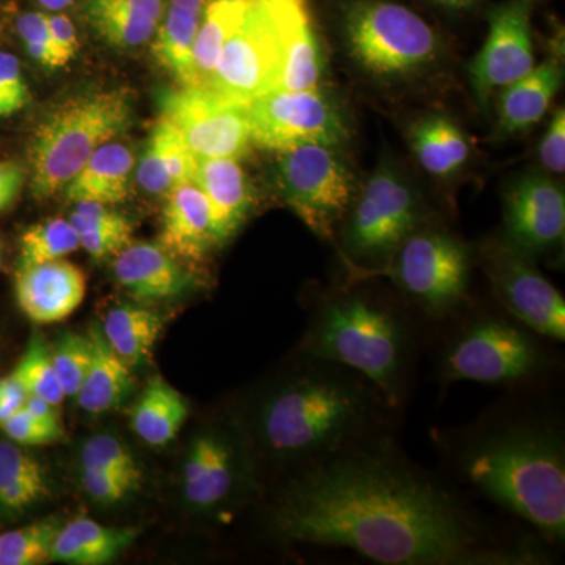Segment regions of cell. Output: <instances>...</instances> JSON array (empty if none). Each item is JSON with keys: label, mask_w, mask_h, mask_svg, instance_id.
Returning a JSON list of instances; mask_svg holds the SVG:
<instances>
[{"label": "cell", "mask_w": 565, "mask_h": 565, "mask_svg": "<svg viewBox=\"0 0 565 565\" xmlns=\"http://www.w3.org/2000/svg\"><path fill=\"white\" fill-rule=\"evenodd\" d=\"M88 337L93 344L92 363L76 399L88 414H106L128 399L136 382L131 366L111 351L98 326L92 327Z\"/></svg>", "instance_id": "26"}, {"label": "cell", "mask_w": 565, "mask_h": 565, "mask_svg": "<svg viewBox=\"0 0 565 565\" xmlns=\"http://www.w3.org/2000/svg\"><path fill=\"white\" fill-rule=\"evenodd\" d=\"M47 24H50L51 36L55 46L65 55L66 61H73L77 51H79V41H77L76 28H74L73 22L66 14L52 13L47 14Z\"/></svg>", "instance_id": "47"}, {"label": "cell", "mask_w": 565, "mask_h": 565, "mask_svg": "<svg viewBox=\"0 0 565 565\" xmlns=\"http://www.w3.org/2000/svg\"><path fill=\"white\" fill-rule=\"evenodd\" d=\"M418 345L407 311L373 294L343 289L319 300L300 353L356 371L397 411L411 396Z\"/></svg>", "instance_id": "4"}, {"label": "cell", "mask_w": 565, "mask_h": 565, "mask_svg": "<svg viewBox=\"0 0 565 565\" xmlns=\"http://www.w3.org/2000/svg\"><path fill=\"white\" fill-rule=\"evenodd\" d=\"M423 223L422 203L411 185L388 167H381L353 200L338 232L352 280H366L385 266Z\"/></svg>", "instance_id": "8"}, {"label": "cell", "mask_w": 565, "mask_h": 565, "mask_svg": "<svg viewBox=\"0 0 565 565\" xmlns=\"http://www.w3.org/2000/svg\"><path fill=\"white\" fill-rule=\"evenodd\" d=\"M438 3H444L446 7H455V9H463V7L473 6L479 0H437Z\"/></svg>", "instance_id": "53"}, {"label": "cell", "mask_w": 565, "mask_h": 565, "mask_svg": "<svg viewBox=\"0 0 565 565\" xmlns=\"http://www.w3.org/2000/svg\"><path fill=\"white\" fill-rule=\"evenodd\" d=\"M162 329L163 319L154 311L120 305L107 313L102 330L111 351L134 367L151 359Z\"/></svg>", "instance_id": "30"}, {"label": "cell", "mask_w": 565, "mask_h": 565, "mask_svg": "<svg viewBox=\"0 0 565 565\" xmlns=\"http://www.w3.org/2000/svg\"><path fill=\"white\" fill-rule=\"evenodd\" d=\"M411 145L423 169L435 177H449L470 158V143L462 129L438 115L412 126Z\"/></svg>", "instance_id": "31"}, {"label": "cell", "mask_w": 565, "mask_h": 565, "mask_svg": "<svg viewBox=\"0 0 565 565\" xmlns=\"http://www.w3.org/2000/svg\"><path fill=\"white\" fill-rule=\"evenodd\" d=\"M274 526L289 544L352 550L385 565L548 559L541 539L494 533L455 489L408 459L390 430L292 475L275 505Z\"/></svg>", "instance_id": "1"}, {"label": "cell", "mask_w": 565, "mask_h": 565, "mask_svg": "<svg viewBox=\"0 0 565 565\" xmlns=\"http://www.w3.org/2000/svg\"><path fill=\"white\" fill-rule=\"evenodd\" d=\"M132 103L128 92L73 96L40 121L31 143L32 192L50 199L66 188L102 145L128 131Z\"/></svg>", "instance_id": "6"}, {"label": "cell", "mask_w": 565, "mask_h": 565, "mask_svg": "<svg viewBox=\"0 0 565 565\" xmlns=\"http://www.w3.org/2000/svg\"><path fill=\"white\" fill-rule=\"evenodd\" d=\"M192 182L206 195L215 233L225 245L250 214L255 202L250 182L236 159H196Z\"/></svg>", "instance_id": "22"}, {"label": "cell", "mask_w": 565, "mask_h": 565, "mask_svg": "<svg viewBox=\"0 0 565 565\" xmlns=\"http://www.w3.org/2000/svg\"><path fill=\"white\" fill-rule=\"evenodd\" d=\"M285 44L270 0H250L244 20L226 41L210 90L230 102L250 104L280 79Z\"/></svg>", "instance_id": "11"}, {"label": "cell", "mask_w": 565, "mask_h": 565, "mask_svg": "<svg viewBox=\"0 0 565 565\" xmlns=\"http://www.w3.org/2000/svg\"><path fill=\"white\" fill-rule=\"evenodd\" d=\"M61 527V522L52 516L0 535V565L46 563Z\"/></svg>", "instance_id": "35"}, {"label": "cell", "mask_w": 565, "mask_h": 565, "mask_svg": "<svg viewBox=\"0 0 565 565\" xmlns=\"http://www.w3.org/2000/svg\"><path fill=\"white\" fill-rule=\"evenodd\" d=\"M302 363L259 397L253 414L258 444L292 475L371 435L390 430L377 386L356 371L300 353Z\"/></svg>", "instance_id": "3"}, {"label": "cell", "mask_w": 565, "mask_h": 565, "mask_svg": "<svg viewBox=\"0 0 565 565\" xmlns=\"http://www.w3.org/2000/svg\"><path fill=\"white\" fill-rule=\"evenodd\" d=\"M52 352L55 373L65 393V397L76 399L90 367L93 344L90 337L77 333L63 334Z\"/></svg>", "instance_id": "38"}, {"label": "cell", "mask_w": 565, "mask_h": 565, "mask_svg": "<svg viewBox=\"0 0 565 565\" xmlns=\"http://www.w3.org/2000/svg\"><path fill=\"white\" fill-rule=\"evenodd\" d=\"M541 161L546 170L553 173H564L565 170V114L564 109L556 111L548 131L542 139Z\"/></svg>", "instance_id": "46"}, {"label": "cell", "mask_w": 565, "mask_h": 565, "mask_svg": "<svg viewBox=\"0 0 565 565\" xmlns=\"http://www.w3.org/2000/svg\"><path fill=\"white\" fill-rule=\"evenodd\" d=\"M455 319L459 322L445 338L435 364L441 385L523 386L541 381L555 366L542 337L505 311Z\"/></svg>", "instance_id": "5"}, {"label": "cell", "mask_w": 565, "mask_h": 565, "mask_svg": "<svg viewBox=\"0 0 565 565\" xmlns=\"http://www.w3.org/2000/svg\"><path fill=\"white\" fill-rule=\"evenodd\" d=\"M114 275L139 300H169L192 288V277L161 245L129 244L114 262Z\"/></svg>", "instance_id": "21"}, {"label": "cell", "mask_w": 565, "mask_h": 565, "mask_svg": "<svg viewBox=\"0 0 565 565\" xmlns=\"http://www.w3.org/2000/svg\"><path fill=\"white\" fill-rule=\"evenodd\" d=\"M282 32L285 58L275 90H316L322 79L323 54L307 0H270Z\"/></svg>", "instance_id": "20"}, {"label": "cell", "mask_w": 565, "mask_h": 565, "mask_svg": "<svg viewBox=\"0 0 565 565\" xmlns=\"http://www.w3.org/2000/svg\"><path fill=\"white\" fill-rule=\"evenodd\" d=\"M81 468H95L104 473L117 476L134 490L139 489L141 471L128 446L120 438L109 434H98L88 438L82 446Z\"/></svg>", "instance_id": "37"}, {"label": "cell", "mask_w": 565, "mask_h": 565, "mask_svg": "<svg viewBox=\"0 0 565 565\" xmlns=\"http://www.w3.org/2000/svg\"><path fill=\"white\" fill-rule=\"evenodd\" d=\"M204 6L206 0H170L154 33V57L180 82V87H193L192 47Z\"/></svg>", "instance_id": "27"}, {"label": "cell", "mask_w": 565, "mask_h": 565, "mask_svg": "<svg viewBox=\"0 0 565 565\" xmlns=\"http://www.w3.org/2000/svg\"><path fill=\"white\" fill-rule=\"evenodd\" d=\"M17 29L25 51L41 66L47 70H58L68 65L70 62L52 40L47 14L39 13V11L21 14L17 22Z\"/></svg>", "instance_id": "40"}, {"label": "cell", "mask_w": 565, "mask_h": 565, "mask_svg": "<svg viewBox=\"0 0 565 565\" xmlns=\"http://www.w3.org/2000/svg\"><path fill=\"white\" fill-rule=\"evenodd\" d=\"M252 140L267 150L286 151L300 145L337 148L349 140L341 107L326 93H264L247 106Z\"/></svg>", "instance_id": "12"}, {"label": "cell", "mask_w": 565, "mask_h": 565, "mask_svg": "<svg viewBox=\"0 0 565 565\" xmlns=\"http://www.w3.org/2000/svg\"><path fill=\"white\" fill-rule=\"evenodd\" d=\"M102 6L120 7V9L136 11L143 17L161 22L166 3L163 0H90Z\"/></svg>", "instance_id": "49"}, {"label": "cell", "mask_w": 565, "mask_h": 565, "mask_svg": "<svg viewBox=\"0 0 565 565\" xmlns=\"http://www.w3.org/2000/svg\"><path fill=\"white\" fill-rule=\"evenodd\" d=\"M0 266H2V256H0Z\"/></svg>", "instance_id": "54"}, {"label": "cell", "mask_w": 565, "mask_h": 565, "mask_svg": "<svg viewBox=\"0 0 565 565\" xmlns=\"http://www.w3.org/2000/svg\"><path fill=\"white\" fill-rule=\"evenodd\" d=\"M482 270L501 308L539 337L563 343L565 300L531 259L501 241H490L479 250Z\"/></svg>", "instance_id": "13"}, {"label": "cell", "mask_w": 565, "mask_h": 565, "mask_svg": "<svg viewBox=\"0 0 565 565\" xmlns=\"http://www.w3.org/2000/svg\"><path fill=\"white\" fill-rule=\"evenodd\" d=\"M473 262L463 241L441 226L423 223L371 275L390 277L405 302L430 321H449L467 305Z\"/></svg>", "instance_id": "7"}, {"label": "cell", "mask_w": 565, "mask_h": 565, "mask_svg": "<svg viewBox=\"0 0 565 565\" xmlns=\"http://www.w3.org/2000/svg\"><path fill=\"white\" fill-rule=\"evenodd\" d=\"M74 0H39V3L43 9L50 11H62L68 9Z\"/></svg>", "instance_id": "52"}, {"label": "cell", "mask_w": 565, "mask_h": 565, "mask_svg": "<svg viewBox=\"0 0 565 565\" xmlns=\"http://www.w3.org/2000/svg\"><path fill=\"white\" fill-rule=\"evenodd\" d=\"M24 407L28 408L35 418H39L40 422L63 429L57 405L47 403V401L41 399V397L28 396L25 397Z\"/></svg>", "instance_id": "50"}, {"label": "cell", "mask_w": 565, "mask_h": 565, "mask_svg": "<svg viewBox=\"0 0 565 565\" xmlns=\"http://www.w3.org/2000/svg\"><path fill=\"white\" fill-rule=\"evenodd\" d=\"M449 470L527 523L544 544L565 539V434L556 415L504 405L438 435Z\"/></svg>", "instance_id": "2"}, {"label": "cell", "mask_w": 565, "mask_h": 565, "mask_svg": "<svg viewBox=\"0 0 565 565\" xmlns=\"http://www.w3.org/2000/svg\"><path fill=\"white\" fill-rule=\"evenodd\" d=\"M188 416L189 404L184 396L156 375L134 405L131 424L134 433L145 444L163 446L177 437Z\"/></svg>", "instance_id": "28"}, {"label": "cell", "mask_w": 565, "mask_h": 565, "mask_svg": "<svg viewBox=\"0 0 565 565\" xmlns=\"http://www.w3.org/2000/svg\"><path fill=\"white\" fill-rule=\"evenodd\" d=\"M25 173L20 163L0 162V188H20L24 184Z\"/></svg>", "instance_id": "51"}, {"label": "cell", "mask_w": 565, "mask_h": 565, "mask_svg": "<svg viewBox=\"0 0 565 565\" xmlns=\"http://www.w3.org/2000/svg\"><path fill=\"white\" fill-rule=\"evenodd\" d=\"M243 459L237 445L221 430L199 435L182 470L188 503L203 512L228 504L243 486Z\"/></svg>", "instance_id": "17"}, {"label": "cell", "mask_w": 565, "mask_h": 565, "mask_svg": "<svg viewBox=\"0 0 565 565\" xmlns=\"http://www.w3.org/2000/svg\"><path fill=\"white\" fill-rule=\"evenodd\" d=\"M31 102L20 62L9 52L0 51V117H10Z\"/></svg>", "instance_id": "41"}, {"label": "cell", "mask_w": 565, "mask_h": 565, "mask_svg": "<svg viewBox=\"0 0 565 565\" xmlns=\"http://www.w3.org/2000/svg\"><path fill=\"white\" fill-rule=\"evenodd\" d=\"M81 248L79 234L65 218L36 223L21 236L20 264H41L65 258Z\"/></svg>", "instance_id": "36"}, {"label": "cell", "mask_w": 565, "mask_h": 565, "mask_svg": "<svg viewBox=\"0 0 565 565\" xmlns=\"http://www.w3.org/2000/svg\"><path fill=\"white\" fill-rule=\"evenodd\" d=\"M535 0H511L490 13L489 35L470 66L471 85L482 106L494 92L534 70L531 14Z\"/></svg>", "instance_id": "16"}, {"label": "cell", "mask_w": 565, "mask_h": 565, "mask_svg": "<svg viewBox=\"0 0 565 565\" xmlns=\"http://www.w3.org/2000/svg\"><path fill=\"white\" fill-rule=\"evenodd\" d=\"M250 0H211L204 6L192 47L193 87H210L226 41L244 20Z\"/></svg>", "instance_id": "29"}, {"label": "cell", "mask_w": 565, "mask_h": 565, "mask_svg": "<svg viewBox=\"0 0 565 565\" xmlns=\"http://www.w3.org/2000/svg\"><path fill=\"white\" fill-rule=\"evenodd\" d=\"M137 181L145 191L152 193V195H163V193H169L173 189L158 147L151 139L147 150H145L143 158H141L139 169H137Z\"/></svg>", "instance_id": "45"}, {"label": "cell", "mask_w": 565, "mask_h": 565, "mask_svg": "<svg viewBox=\"0 0 565 565\" xmlns=\"http://www.w3.org/2000/svg\"><path fill=\"white\" fill-rule=\"evenodd\" d=\"M161 247L173 256L199 262L222 247L206 195L193 182L174 185L162 212Z\"/></svg>", "instance_id": "19"}, {"label": "cell", "mask_w": 565, "mask_h": 565, "mask_svg": "<svg viewBox=\"0 0 565 565\" xmlns=\"http://www.w3.org/2000/svg\"><path fill=\"white\" fill-rule=\"evenodd\" d=\"M81 478L85 492L99 504H117L129 493L136 492L131 486L126 484L117 476L104 473L95 468H81Z\"/></svg>", "instance_id": "44"}, {"label": "cell", "mask_w": 565, "mask_h": 565, "mask_svg": "<svg viewBox=\"0 0 565 565\" xmlns=\"http://www.w3.org/2000/svg\"><path fill=\"white\" fill-rule=\"evenodd\" d=\"M93 28L107 43L117 47H137L147 44L158 31L159 22L136 11L120 7L88 3Z\"/></svg>", "instance_id": "33"}, {"label": "cell", "mask_w": 565, "mask_h": 565, "mask_svg": "<svg viewBox=\"0 0 565 565\" xmlns=\"http://www.w3.org/2000/svg\"><path fill=\"white\" fill-rule=\"evenodd\" d=\"M11 374L20 382L28 396L41 397L57 407L65 399V393L52 362L51 349L40 334H35L29 341L28 349L22 353L20 362Z\"/></svg>", "instance_id": "34"}, {"label": "cell", "mask_w": 565, "mask_h": 565, "mask_svg": "<svg viewBox=\"0 0 565 565\" xmlns=\"http://www.w3.org/2000/svg\"><path fill=\"white\" fill-rule=\"evenodd\" d=\"M134 167L136 158L131 148L107 141L93 152L79 173L66 184V196L74 203L95 202L107 206L125 202Z\"/></svg>", "instance_id": "23"}, {"label": "cell", "mask_w": 565, "mask_h": 565, "mask_svg": "<svg viewBox=\"0 0 565 565\" xmlns=\"http://www.w3.org/2000/svg\"><path fill=\"white\" fill-rule=\"evenodd\" d=\"M131 237L132 225L128 218L114 223V225L79 234L81 248H84L93 259L117 256L122 248L131 244Z\"/></svg>", "instance_id": "43"}, {"label": "cell", "mask_w": 565, "mask_h": 565, "mask_svg": "<svg viewBox=\"0 0 565 565\" xmlns=\"http://www.w3.org/2000/svg\"><path fill=\"white\" fill-rule=\"evenodd\" d=\"M28 393L13 374L0 379V426L24 405Z\"/></svg>", "instance_id": "48"}, {"label": "cell", "mask_w": 565, "mask_h": 565, "mask_svg": "<svg viewBox=\"0 0 565 565\" xmlns=\"http://www.w3.org/2000/svg\"><path fill=\"white\" fill-rule=\"evenodd\" d=\"M561 82L563 66L557 58H550L541 66H534L522 79L504 87L498 109L501 131L512 136L537 125L559 90Z\"/></svg>", "instance_id": "25"}, {"label": "cell", "mask_w": 565, "mask_h": 565, "mask_svg": "<svg viewBox=\"0 0 565 565\" xmlns=\"http://www.w3.org/2000/svg\"><path fill=\"white\" fill-rule=\"evenodd\" d=\"M46 494V473L39 460L14 441H0V509L20 514Z\"/></svg>", "instance_id": "32"}, {"label": "cell", "mask_w": 565, "mask_h": 565, "mask_svg": "<svg viewBox=\"0 0 565 565\" xmlns=\"http://www.w3.org/2000/svg\"><path fill=\"white\" fill-rule=\"evenodd\" d=\"M565 193L542 174H526L504 196L501 243L535 263L563 252Z\"/></svg>", "instance_id": "15"}, {"label": "cell", "mask_w": 565, "mask_h": 565, "mask_svg": "<svg viewBox=\"0 0 565 565\" xmlns=\"http://www.w3.org/2000/svg\"><path fill=\"white\" fill-rule=\"evenodd\" d=\"M277 184L285 202L316 236L337 237L353 202V178L333 148L300 145L281 151Z\"/></svg>", "instance_id": "10"}, {"label": "cell", "mask_w": 565, "mask_h": 565, "mask_svg": "<svg viewBox=\"0 0 565 565\" xmlns=\"http://www.w3.org/2000/svg\"><path fill=\"white\" fill-rule=\"evenodd\" d=\"M2 427L6 430L7 437L21 446L52 445L63 437V429L61 427H52L50 424L40 422L24 405H22L17 414L10 416L2 424Z\"/></svg>", "instance_id": "42"}, {"label": "cell", "mask_w": 565, "mask_h": 565, "mask_svg": "<svg viewBox=\"0 0 565 565\" xmlns=\"http://www.w3.org/2000/svg\"><path fill=\"white\" fill-rule=\"evenodd\" d=\"M344 31L352 57L374 76H412L438 55L434 29L414 11L388 0L351 3Z\"/></svg>", "instance_id": "9"}, {"label": "cell", "mask_w": 565, "mask_h": 565, "mask_svg": "<svg viewBox=\"0 0 565 565\" xmlns=\"http://www.w3.org/2000/svg\"><path fill=\"white\" fill-rule=\"evenodd\" d=\"M137 527L99 525L88 516H76L61 527L50 561L71 565H104L117 559L139 537Z\"/></svg>", "instance_id": "24"}, {"label": "cell", "mask_w": 565, "mask_h": 565, "mask_svg": "<svg viewBox=\"0 0 565 565\" xmlns=\"http://www.w3.org/2000/svg\"><path fill=\"white\" fill-rule=\"evenodd\" d=\"M151 140L158 147L163 167L169 173L173 188L174 185L184 184V182H192L196 158L182 140L177 128L162 115L152 128Z\"/></svg>", "instance_id": "39"}, {"label": "cell", "mask_w": 565, "mask_h": 565, "mask_svg": "<svg viewBox=\"0 0 565 565\" xmlns=\"http://www.w3.org/2000/svg\"><path fill=\"white\" fill-rule=\"evenodd\" d=\"M247 106L202 87H180L161 98L162 117L196 159L237 161L247 154L253 143Z\"/></svg>", "instance_id": "14"}, {"label": "cell", "mask_w": 565, "mask_h": 565, "mask_svg": "<svg viewBox=\"0 0 565 565\" xmlns=\"http://www.w3.org/2000/svg\"><path fill=\"white\" fill-rule=\"evenodd\" d=\"M18 307L29 321L47 326L70 318L84 302L87 278L66 259L20 264L14 280Z\"/></svg>", "instance_id": "18"}]
</instances>
